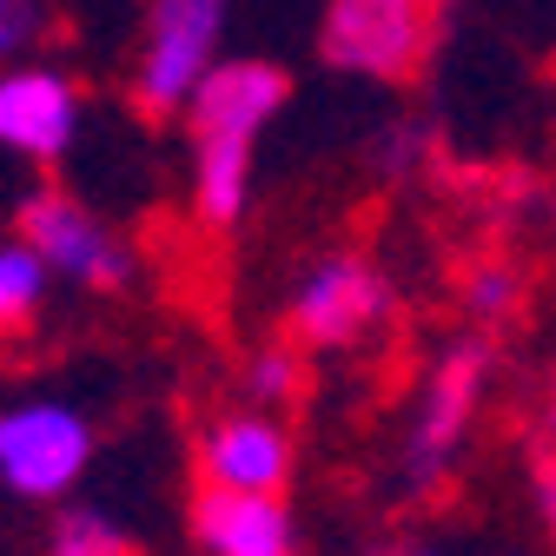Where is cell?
Listing matches in <instances>:
<instances>
[{"label":"cell","mask_w":556,"mask_h":556,"mask_svg":"<svg viewBox=\"0 0 556 556\" xmlns=\"http://www.w3.org/2000/svg\"><path fill=\"white\" fill-rule=\"evenodd\" d=\"M199 556H299V517L278 491H205L192 497Z\"/></svg>","instance_id":"10"},{"label":"cell","mask_w":556,"mask_h":556,"mask_svg":"<svg viewBox=\"0 0 556 556\" xmlns=\"http://www.w3.org/2000/svg\"><path fill=\"white\" fill-rule=\"evenodd\" d=\"M483 391H491V344L483 338H451L438 365L417 384L410 425H404V483L410 491H431V483L464 457L470 425L483 410Z\"/></svg>","instance_id":"7"},{"label":"cell","mask_w":556,"mask_h":556,"mask_svg":"<svg viewBox=\"0 0 556 556\" xmlns=\"http://www.w3.org/2000/svg\"><path fill=\"white\" fill-rule=\"evenodd\" d=\"M299 391H305V352H299V344H258V352L245 358V404L278 410V404H292Z\"/></svg>","instance_id":"13"},{"label":"cell","mask_w":556,"mask_h":556,"mask_svg":"<svg viewBox=\"0 0 556 556\" xmlns=\"http://www.w3.org/2000/svg\"><path fill=\"white\" fill-rule=\"evenodd\" d=\"M397 292L371 252H318L312 265H299L292 292H286V331L305 352H352V344L378 338L391 318Z\"/></svg>","instance_id":"5"},{"label":"cell","mask_w":556,"mask_h":556,"mask_svg":"<svg viewBox=\"0 0 556 556\" xmlns=\"http://www.w3.org/2000/svg\"><path fill=\"white\" fill-rule=\"evenodd\" d=\"M14 232L47 258V271L60 278V286H74L87 299H119L139 278V258L119 239V226L100 213V205H87L80 192H66L53 179H40L14 205Z\"/></svg>","instance_id":"4"},{"label":"cell","mask_w":556,"mask_h":556,"mask_svg":"<svg viewBox=\"0 0 556 556\" xmlns=\"http://www.w3.org/2000/svg\"><path fill=\"white\" fill-rule=\"evenodd\" d=\"M517 299H523V278H517L510 258H483V265L464 271V312L470 318H510Z\"/></svg>","instance_id":"14"},{"label":"cell","mask_w":556,"mask_h":556,"mask_svg":"<svg viewBox=\"0 0 556 556\" xmlns=\"http://www.w3.org/2000/svg\"><path fill=\"white\" fill-rule=\"evenodd\" d=\"M444 27V0H325L318 60L365 87H410Z\"/></svg>","instance_id":"3"},{"label":"cell","mask_w":556,"mask_h":556,"mask_svg":"<svg viewBox=\"0 0 556 556\" xmlns=\"http://www.w3.org/2000/svg\"><path fill=\"white\" fill-rule=\"evenodd\" d=\"M47 556H132V536L119 530L113 510L74 504V510H53V523H47Z\"/></svg>","instance_id":"12"},{"label":"cell","mask_w":556,"mask_h":556,"mask_svg":"<svg viewBox=\"0 0 556 556\" xmlns=\"http://www.w3.org/2000/svg\"><path fill=\"white\" fill-rule=\"evenodd\" d=\"M239 0H147V21L132 40L126 93L147 119H179L199 80L226 60V27Z\"/></svg>","instance_id":"2"},{"label":"cell","mask_w":556,"mask_h":556,"mask_svg":"<svg viewBox=\"0 0 556 556\" xmlns=\"http://www.w3.org/2000/svg\"><path fill=\"white\" fill-rule=\"evenodd\" d=\"M292 106V74L265 53H226L186 100V199L205 232H232L252 213L258 139Z\"/></svg>","instance_id":"1"},{"label":"cell","mask_w":556,"mask_h":556,"mask_svg":"<svg viewBox=\"0 0 556 556\" xmlns=\"http://www.w3.org/2000/svg\"><path fill=\"white\" fill-rule=\"evenodd\" d=\"M80 126H87V93L60 60L47 53L8 60V74H0V147H8V160L34 173L60 166L80 147Z\"/></svg>","instance_id":"8"},{"label":"cell","mask_w":556,"mask_h":556,"mask_svg":"<svg viewBox=\"0 0 556 556\" xmlns=\"http://www.w3.org/2000/svg\"><path fill=\"white\" fill-rule=\"evenodd\" d=\"M543 417H549V431H556V371H549V391H543Z\"/></svg>","instance_id":"16"},{"label":"cell","mask_w":556,"mask_h":556,"mask_svg":"<svg viewBox=\"0 0 556 556\" xmlns=\"http://www.w3.org/2000/svg\"><path fill=\"white\" fill-rule=\"evenodd\" d=\"M192 470L205 491H278L292 483V431L278 425V410H219L192 444Z\"/></svg>","instance_id":"9"},{"label":"cell","mask_w":556,"mask_h":556,"mask_svg":"<svg viewBox=\"0 0 556 556\" xmlns=\"http://www.w3.org/2000/svg\"><path fill=\"white\" fill-rule=\"evenodd\" d=\"M404 556H444V549H431V543H410V549H404Z\"/></svg>","instance_id":"17"},{"label":"cell","mask_w":556,"mask_h":556,"mask_svg":"<svg viewBox=\"0 0 556 556\" xmlns=\"http://www.w3.org/2000/svg\"><path fill=\"white\" fill-rule=\"evenodd\" d=\"M100 431L66 397H14L0 410V483L21 504H66L93 470Z\"/></svg>","instance_id":"6"},{"label":"cell","mask_w":556,"mask_h":556,"mask_svg":"<svg viewBox=\"0 0 556 556\" xmlns=\"http://www.w3.org/2000/svg\"><path fill=\"white\" fill-rule=\"evenodd\" d=\"M47 27H53L47 0H0V53L8 60H34Z\"/></svg>","instance_id":"15"},{"label":"cell","mask_w":556,"mask_h":556,"mask_svg":"<svg viewBox=\"0 0 556 556\" xmlns=\"http://www.w3.org/2000/svg\"><path fill=\"white\" fill-rule=\"evenodd\" d=\"M53 286H60V278L47 271V258H40L21 232L0 245V325H8V331H27V325L47 312Z\"/></svg>","instance_id":"11"}]
</instances>
